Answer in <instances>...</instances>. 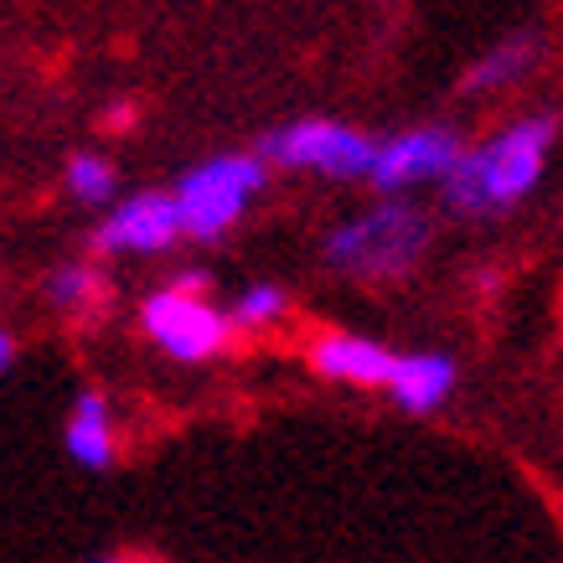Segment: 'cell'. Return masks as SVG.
Returning <instances> with one entry per match:
<instances>
[{
	"label": "cell",
	"instance_id": "obj_18",
	"mask_svg": "<svg viewBox=\"0 0 563 563\" xmlns=\"http://www.w3.org/2000/svg\"><path fill=\"white\" fill-rule=\"evenodd\" d=\"M93 563H155V559H145V553H99Z\"/></svg>",
	"mask_w": 563,
	"mask_h": 563
},
{
	"label": "cell",
	"instance_id": "obj_13",
	"mask_svg": "<svg viewBox=\"0 0 563 563\" xmlns=\"http://www.w3.org/2000/svg\"><path fill=\"white\" fill-rule=\"evenodd\" d=\"M63 191H68L78 207H109L120 202V166L99 151H78L68 155V166H63Z\"/></svg>",
	"mask_w": 563,
	"mask_h": 563
},
{
	"label": "cell",
	"instance_id": "obj_3",
	"mask_svg": "<svg viewBox=\"0 0 563 563\" xmlns=\"http://www.w3.org/2000/svg\"><path fill=\"white\" fill-rule=\"evenodd\" d=\"M264 187H269V166H264L258 151H218L207 161H197V166H187L172 187L181 239L191 243L228 239L249 218V207L258 202Z\"/></svg>",
	"mask_w": 563,
	"mask_h": 563
},
{
	"label": "cell",
	"instance_id": "obj_17",
	"mask_svg": "<svg viewBox=\"0 0 563 563\" xmlns=\"http://www.w3.org/2000/svg\"><path fill=\"white\" fill-rule=\"evenodd\" d=\"M11 362H16V336L11 325H0V373H11Z\"/></svg>",
	"mask_w": 563,
	"mask_h": 563
},
{
	"label": "cell",
	"instance_id": "obj_11",
	"mask_svg": "<svg viewBox=\"0 0 563 563\" xmlns=\"http://www.w3.org/2000/svg\"><path fill=\"white\" fill-rule=\"evenodd\" d=\"M538 63H543V36L538 32H512L501 36V42H492V47L481 52L476 63L465 68L461 78V93L465 99H492V93H507V88H517L522 78H532L538 73Z\"/></svg>",
	"mask_w": 563,
	"mask_h": 563
},
{
	"label": "cell",
	"instance_id": "obj_6",
	"mask_svg": "<svg viewBox=\"0 0 563 563\" xmlns=\"http://www.w3.org/2000/svg\"><path fill=\"white\" fill-rule=\"evenodd\" d=\"M461 151H465V140L455 135L450 124L398 130V135L377 140L367 187L383 191V197H409V191H419V187H444V176L455 172Z\"/></svg>",
	"mask_w": 563,
	"mask_h": 563
},
{
	"label": "cell",
	"instance_id": "obj_4",
	"mask_svg": "<svg viewBox=\"0 0 563 563\" xmlns=\"http://www.w3.org/2000/svg\"><path fill=\"white\" fill-rule=\"evenodd\" d=\"M140 331H145V342L161 357L181 362V367L218 362L233 346V336H239L233 321H228V310L212 295L176 290V285H161V290H151L140 300Z\"/></svg>",
	"mask_w": 563,
	"mask_h": 563
},
{
	"label": "cell",
	"instance_id": "obj_12",
	"mask_svg": "<svg viewBox=\"0 0 563 563\" xmlns=\"http://www.w3.org/2000/svg\"><path fill=\"white\" fill-rule=\"evenodd\" d=\"M103 295H109V285H103L99 264H88V258H68L47 274V300L63 316H93L103 306Z\"/></svg>",
	"mask_w": 563,
	"mask_h": 563
},
{
	"label": "cell",
	"instance_id": "obj_15",
	"mask_svg": "<svg viewBox=\"0 0 563 563\" xmlns=\"http://www.w3.org/2000/svg\"><path fill=\"white\" fill-rule=\"evenodd\" d=\"M135 120H140V114H135V103H109V114H103V130H135Z\"/></svg>",
	"mask_w": 563,
	"mask_h": 563
},
{
	"label": "cell",
	"instance_id": "obj_9",
	"mask_svg": "<svg viewBox=\"0 0 563 563\" xmlns=\"http://www.w3.org/2000/svg\"><path fill=\"white\" fill-rule=\"evenodd\" d=\"M63 450L84 471H109V465L120 461V424H114V404H109L103 388L73 393L68 424H63Z\"/></svg>",
	"mask_w": 563,
	"mask_h": 563
},
{
	"label": "cell",
	"instance_id": "obj_10",
	"mask_svg": "<svg viewBox=\"0 0 563 563\" xmlns=\"http://www.w3.org/2000/svg\"><path fill=\"white\" fill-rule=\"evenodd\" d=\"M455 383H461V367L450 352H398V367L383 393L404 413H440L455 398Z\"/></svg>",
	"mask_w": 563,
	"mask_h": 563
},
{
	"label": "cell",
	"instance_id": "obj_2",
	"mask_svg": "<svg viewBox=\"0 0 563 563\" xmlns=\"http://www.w3.org/2000/svg\"><path fill=\"white\" fill-rule=\"evenodd\" d=\"M429 212L409 197H377L352 218H342L321 243V258L362 285H398L429 254Z\"/></svg>",
	"mask_w": 563,
	"mask_h": 563
},
{
	"label": "cell",
	"instance_id": "obj_5",
	"mask_svg": "<svg viewBox=\"0 0 563 563\" xmlns=\"http://www.w3.org/2000/svg\"><path fill=\"white\" fill-rule=\"evenodd\" d=\"M373 151H377V140L367 130L342 124V120H321V114L279 124L258 145L264 166L300 172V176H325V181H367Z\"/></svg>",
	"mask_w": 563,
	"mask_h": 563
},
{
	"label": "cell",
	"instance_id": "obj_14",
	"mask_svg": "<svg viewBox=\"0 0 563 563\" xmlns=\"http://www.w3.org/2000/svg\"><path fill=\"white\" fill-rule=\"evenodd\" d=\"M290 316V295L269 285V279H254V285H243L233 295V306H228V321L239 336H254V331H274V325Z\"/></svg>",
	"mask_w": 563,
	"mask_h": 563
},
{
	"label": "cell",
	"instance_id": "obj_1",
	"mask_svg": "<svg viewBox=\"0 0 563 563\" xmlns=\"http://www.w3.org/2000/svg\"><path fill=\"white\" fill-rule=\"evenodd\" d=\"M559 145V114H517L507 120L501 130H492L486 140L476 145H465L461 161H455V172L444 176V207L455 212V218H501V212H512L522 207L538 191L548 172V155Z\"/></svg>",
	"mask_w": 563,
	"mask_h": 563
},
{
	"label": "cell",
	"instance_id": "obj_8",
	"mask_svg": "<svg viewBox=\"0 0 563 563\" xmlns=\"http://www.w3.org/2000/svg\"><path fill=\"white\" fill-rule=\"evenodd\" d=\"M306 367L325 383H336V388L383 393L393 367H398V352L377 336H362V331H321L306 346Z\"/></svg>",
	"mask_w": 563,
	"mask_h": 563
},
{
	"label": "cell",
	"instance_id": "obj_16",
	"mask_svg": "<svg viewBox=\"0 0 563 563\" xmlns=\"http://www.w3.org/2000/svg\"><path fill=\"white\" fill-rule=\"evenodd\" d=\"M172 285H176V290H197V295L212 290V279H207V269H181V274H172Z\"/></svg>",
	"mask_w": 563,
	"mask_h": 563
},
{
	"label": "cell",
	"instance_id": "obj_7",
	"mask_svg": "<svg viewBox=\"0 0 563 563\" xmlns=\"http://www.w3.org/2000/svg\"><path fill=\"white\" fill-rule=\"evenodd\" d=\"M181 243L172 191H120V202L103 207V218L88 233V249L99 258H155Z\"/></svg>",
	"mask_w": 563,
	"mask_h": 563
}]
</instances>
